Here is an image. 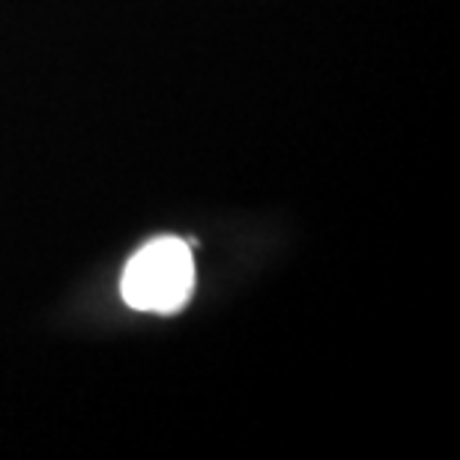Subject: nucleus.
<instances>
[{"label": "nucleus", "instance_id": "f257e3e1", "mask_svg": "<svg viewBox=\"0 0 460 460\" xmlns=\"http://www.w3.org/2000/svg\"><path fill=\"white\" fill-rule=\"evenodd\" d=\"M195 288V263L189 245L177 236H162L144 245L123 272V299L135 311L173 314L189 302Z\"/></svg>", "mask_w": 460, "mask_h": 460}]
</instances>
